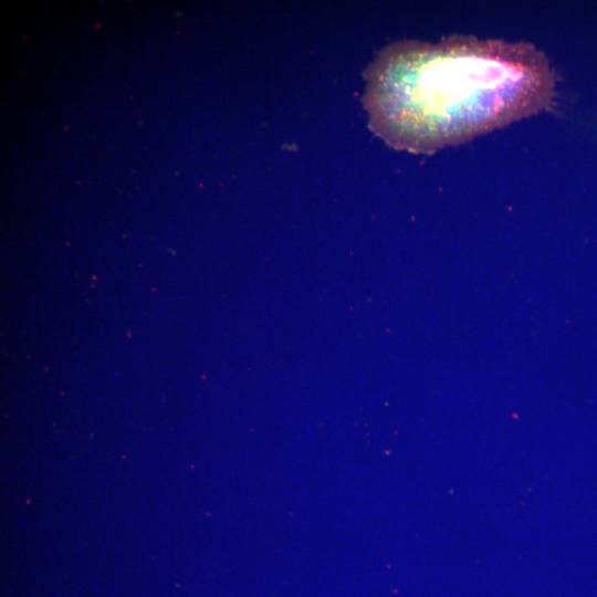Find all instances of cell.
<instances>
[{"mask_svg":"<svg viewBox=\"0 0 597 597\" xmlns=\"http://www.w3.org/2000/svg\"><path fill=\"white\" fill-rule=\"evenodd\" d=\"M370 129L395 149L432 154L549 109L555 75L528 42L451 35L397 42L365 72Z\"/></svg>","mask_w":597,"mask_h":597,"instance_id":"obj_1","label":"cell"}]
</instances>
